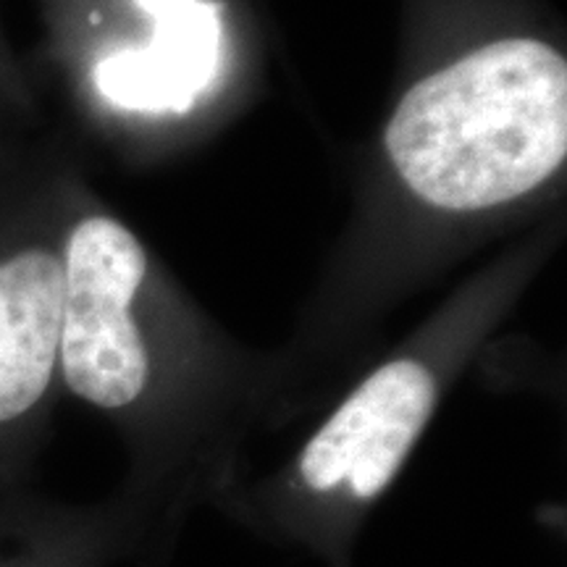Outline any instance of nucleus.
<instances>
[{"mask_svg": "<svg viewBox=\"0 0 567 567\" xmlns=\"http://www.w3.org/2000/svg\"><path fill=\"white\" fill-rule=\"evenodd\" d=\"M423 203L486 210L534 193L567 155V63L547 42H488L410 87L386 126Z\"/></svg>", "mask_w": 567, "mask_h": 567, "instance_id": "nucleus-1", "label": "nucleus"}, {"mask_svg": "<svg viewBox=\"0 0 567 567\" xmlns=\"http://www.w3.org/2000/svg\"><path fill=\"white\" fill-rule=\"evenodd\" d=\"M145 274V250L124 224L95 216L71 231L59 354L71 392L97 408H126L147 384L151 360L130 316Z\"/></svg>", "mask_w": 567, "mask_h": 567, "instance_id": "nucleus-2", "label": "nucleus"}, {"mask_svg": "<svg viewBox=\"0 0 567 567\" xmlns=\"http://www.w3.org/2000/svg\"><path fill=\"white\" fill-rule=\"evenodd\" d=\"M434 405L436 381L423 363L402 358L379 368L305 446V484L316 492L350 484L358 499H373L392 484Z\"/></svg>", "mask_w": 567, "mask_h": 567, "instance_id": "nucleus-3", "label": "nucleus"}, {"mask_svg": "<svg viewBox=\"0 0 567 567\" xmlns=\"http://www.w3.org/2000/svg\"><path fill=\"white\" fill-rule=\"evenodd\" d=\"M61 313V258L24 250L0 264V423L45 394L59 358Z\"/></svg>", "mask_w": 567, "mask_h": 567, "instance_id": "nucleus-4", "label": "nucleus"}, {"mask_svg": "<svg viewBox=\"0 0 567 567\" xmlns=\"http://www.w3.org/2000/svg\"><path fill=\"white\" fill-rule=\"evenodd\" d=\"M158 30L147 48L97 63L95 84L109 101L132 111H184L218 66V27L203 9H166L145 0Z\"/></svg>", "mask_w": 567, "mask_h": 567, "instance_id": "nucleus-5", "label": "nucleus"}]
</instances>
